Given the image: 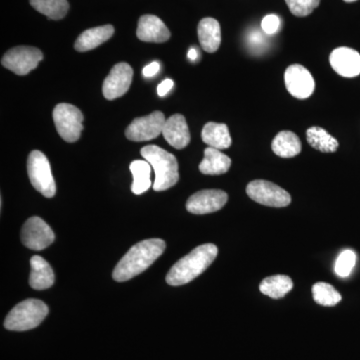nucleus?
<instances>
[{
    "mask_svg": "<svg viewBox=\"0 0 360 360\" xmlns=\"http://www.w3.org/2000/svg\"><path fill=\"white\" fill-rule=\"evenodd\" d=\"M165 250V243L162 239H146L136 243L116 265L113 270V279L123 283L134 278L148 269Z\"/></svg>",
    "mask_w": 360,
    "mask_h": 360,
    "instance_id": "nucleus-1",
    "label": "nucleus"
},
{
    "mask_svg": "<svg viewBox=\"0 0 360 360\" xmlns=\"http://www.w3.org/2000/svg\"><path fill=\"white\" fill-rule=\"evenodd\" d=\"M217 253L219 250L212 243L198 246L172 267L167 276V283L172 286L191 283L214 262Z\"/></svg>",
    "mask_w": 360,
    "mask_h": 360,
    "instance_id": "nucleus-2",
    "label": "nucleus"
},
{
    "mask_svg": "<svg viewBox=\"0 0 360 360\" xmlns=\"http://www.w3.org/2000/svg\"><path fill=\"white\" fill-rule=\"evenodd\" d=\"M141 153L155 169L153 189L155 191H167L177 184L179 179V162L174 155L156 146H144Z\"/></svg>",
    "mask_w": 360,
    "mask_h": 360,
    "instance_id": "nucleus-3",
    "label": "nucleus"
},
{
    "mask_svg": "<svg viewBox=\"0 0 360 360\" xmlns=\"http://www.w3.org/2000/svg\"><path fill=\"white\" fill-rule=\"evenodd\" d=\"M49 314V307L39 300H26L18 303L7 314L4 328L13 331L30 330L39 326Z\"/></svg>",
    "mask_w": 360,
    "mask_h": 360,
    "instance_id": "nucleus-4",
    "label": "nucleus"
},
{
    "mask_svg": "<svg viewBox=\"0 0 360 360\" xmlns=\"http://www.w3.org/2000/svg\"><path fill=\"white\" fill-rule=\"evenodd\" d=\"M27 172L33 187L47 198L56 193V181L51 174V163L39 150H33L28 156Z\"/></svg>",
    "mask_w": 360,
    "mask_h": 360,
    "instance_id": "nucleus-5",
    "label": "nucleus"
},
{
    "mask_svg": "<svg viewBox=\"0 0 360 360\" xmlns=\"http://www.w3.org/2000/svg\"><path fill=\"white\" fill-rule=\"evenodd\" d=\"M53 120L58 134L68 142L79 139L84 129V115L77 106L70 103H59L53 110Z\"/></svg>",
    "mask_w": 360,
    "mask_h": 360,
    "instance_id": "nucleus-6",
    "label": "nucleus"
},
{
    "mask_svg": "<svg viewBox=\"0 0 360 360\" xmlns=\"http://www.w3.org/2000/svg\"><path fill=\"white\" fill-rule=\"evenodd\" d=\"M246 193L255 202L271 207H285L291 202L288 191L266 180L251 181L246 187Z\"/></svg>",
    "mask_w": 360,
    "mask_h": 360,
    "instance_id": "nucleus-7",
    "label": "nucleus"
},
{
    "mask_svg": "<svg viewBox=\"0 0 360 360\" xmlns=\"http://www.w3.org/2000/svg\"><path fill=\"white\" fill-rule=\"evenodd\" d=\"M44 54L37 47L16 46L4 54L1 65L15 75H25L37 68Z\"/></svg>",
    "mask_w": 360,
    "mask_h": 360,
    "instance_id": "nucleus-8",
    "label": "nucleus"
},
{
    "mask_svg": "<svg viewBox=\"0 0 360 360\" xmlns=\"http://www.w3.org/2000/svg\"><path fill=\"white\" fill-rule=\"evenodd\" d=\"M165 115L161 111H153L149 115L135 118L125 130V135L131 141H148L162 134L165 127Z\"/></svg>",
    "mask_w": 360,
    "mask_h": 360,
    "instance_id": "nucleus-9",
    "label": "nucleus"
},
{
    "mask_svg": "<svg viewBox=\"0 0 360 360\" xmlns=\"http://www.w3.org/2000/svg\"><path fill=\"white\" fill-rule=\"evenodd\" d=\"M54 232L51 226L39 217L26 220L21 231V241L32 250H44L54 241Z\"/></svg>",
    "mask_w": 360,
    "mask_h": 360,
    "instance_id": "nucleus-10",
    "label": "nucleus"
},
{
    "mask_svg": "<svg viewBox=\"0 0 360 360\" xmlns=\"http://www.w3.org/2000/svg\"><path fill=\"white\" fill-rule=\"evenodd\" d=\"M229 200V195L219 189H206L194 193L186 202L187 212L193 214H207L219 212Z\"/></svg>",
    "mask_w": 360,
    "mask_h": 360,
    "instance_id": "nucleus-11",
    "label": "nucleus"
},
{
    "mask_svg": "<svg viewBox=\"0 0 360 360\" xmlns=\"http://www.w3.org/2000/svg\"><path fill=\"white\" fill-rule=\"evenodd\" d=\"M284 82L288 92L295 98H309L314 94V79L304 66L293 65L288 68L284 73Z\"/></svg>",
    "mask_w": 360,
    "mask_h": 360,
    "instance_id": "nucleus-12",
    "label": "nucleus"
},
{
    "mask_svg": "<svg viewBox=\"0 0 360 360\" xmlns=\"http://www.w3.org/2000/svg\"><path fill=\"white\" fill-rule=\"evenodd\" d=\"M134 70L127 63H117L113 66L108 77L103 82V96L108 101L124 96L131 85Z\"/></svg>",
    "mask_w": 360,
    "mask_h": 360,
    "instance_id": "nucleus-13",
    "label": "nucleus"
},
{
    "mask_svg": "<svg viewBox=\"0 0 360 360\" xmlns=\"http://www.w3.org/2000/svg\"><path fill=\"white\" fill-rule=\"evenodd\" d=\"M331 68L343 77L360 75V54L349 47H338L329 56Z\"/></svg>",
    "mask_w": 360,
    "mask_h": 360,
    "instance_id": "nucleus-14",
    "label": "nucleus"
},
{
    "mask_svg": "<svg viewBox=\"0 0 360 360\" xmlns=\"http://www.w3.org/2000/svg\"><path fill=\"white\" fill-rule=\"evenodd\" d=\"M136 34L141 41L156 44L167 41L170 39V32L167 26L160 18L151 14L139 18Z\"/></svg>",
    "mask_w": 360,
    "mask_h": 360,
    "instance_id": "nucleus-15",
    "label": "nucleus"
},
{
    "mask_svg": "<svg viewBox=\"0 0 360 360\" xmlns=\"http://www.w3.org/2000/svg\"><path fill=\"white\" fill-rule=\"evenodd\" d=\"M162 134L165 141L176 149L186 148L191 142L188 125L186 117L181 115H174L167 120Z\"/></svg>",
    "mask_w": 360,
    "mask_h": 360,
    "instance_id": "nucleus-16",
    "label": "nucleus"
},
{
    "mask_svg": "<svg viewBox=\"0 0 360 360\" xmlns=\"http://www.w3.org/2000/svg\"><path fill=\"white\" fill-rule=\"evenodd\" d=\"M113 34H115V27L110 25L90 28L78 37L75 44V51L78 52L91 51L108 41Z\"/></svg>",
    "mask_w": 360,
    "mask_h": 360,
    "instance_id": "nucleus-17",
    "label": "nucleus"
},
{
    "mask_svg": "<svg viewBox=\"0 0 360 360\" xmlns=\"http://www.w3.org/2000/svg\"><path fill=\"white\" fill-rule=\"evenodd\" d=\"M30 284L35 290H44L51 288L54 283V274L49 262L39 255H34L30 259Z\"/></svg>",
    "mask_w": 360,
    "mask_h": 360,
    "instance_id": "nucleus-18",
    "label": "nucleus"
},
{
    "mask_svg": "<svg viewBox=\"0 0 360 360\" xmlns=\"http://www.w3.org/2000/svg\"><path fill=\"white\" fill-rule=\"evenodd\" d=\"M198 39L201 47L206 52L213 53L221 44V30L219 21L212 18H203L198 27Z\"/></svg>",
    "mask_w": 360,
    "mask_h": 360,
    "instance_id": "nucleus-19",
    "label": "nucleus"
},
{
    "mask_svg": "<svg viewBox=\"0 0 360 360\" xmlns=\"http://www.w3.org/2000/svg\"><path fill=\"white\" fill-rule=\"evenodd\" d=\"M231 167V160L219 149L207 148L205 150V158L201 161L200 170L205 175L226 174Z\"/></svg>",
    "mask_w": 360,
    "mask_h": 360,
    "instance_id": "nucleus-20",
    "label": "nucleus"
},
{
    "mask_svg": "<svg viewBox=\"0 0 360 360\" xmlns=\"http://www.w3.org/2000/svg\"><path fill=\"white\" fill-rule=\"evenodd\" d=\"M201 137L210 148L219 149L229 148L231 146V137L229 127L224 123L208 122L203 127Z\"/></svg>",
    "mask_w": 360,
    "mask_h": 360,
    "instance_id": "nucleus-21",
    "label": "nucleus"
},
{
    "mask_svg": "<svg viewBox=\"0 0 360 360\" xmlns=\"http://www.w3.org/2000/svg\"><path fill=\"white\" fill-rule=\"evenodd\" d=\"M271 148L277 156L290 158L302 153V146L297 135L293 134L292 131L284 130L274 137Z\"/></svg>",
    "mask_w": 360,
    "mask_h": 360,
    "instance_id": "nucleus-22",
    "label": "nucleus"
},
{
    "mask_svg": "<svg viewBox=\"0 0 360 360\" xmlns=\"http://www.w3.org/2000/svg\"><path fill=\"white\" fill-rule=\"evenodd\" d=\"M292 288L293 281L290 277L283 274L266 277L259 285L260 291L274 300L284 297Z\"/></svg>",
    "mask_w": 360,
    "mask_h": 360,
    "instance_id": "nucleus-23",
    "label": "nucleus"
},
{
    "mask_svg": "<svg viewBox=\"0 0 360 360\" xmlns=\"http://www.w3.org/2000/svg\"><path fill=\"white\" fill-rule=\"evenodd\" d=\"M151 165L146 160H135L130 165V172L134 175L132 193L139 195L148 191L151 186Z\"/></svg>",
    "mask_w": 360,
    "mask_h": 360,
    "instance_id": "nucleus-24",
    "label": "nucleus"
},
{
    "mask_svg": "<svg viewBox=\"0 0 360 360\" xmlns=\"http://www.w3.org/2000/svg\"><path fill=\"white\" fill-rule=\"evenodd\" d=\"M307 141L309 146L321 153H335L338 148V141L335 137L329 134L326 129L319 127H310L307 129Z\"/></svg>",
    "mask_w": 360,
    "mask_h": 360,
    "instance_id": "nucleus-25",
    "label": "nucleus"
},
{
    "mask_svg": "<svg viewBox=\"0 0 360 360\" xmlns=\"http://www.w3.org/2000/svg\"><path fill=\"white\" fill-rule=\"evenodd\" d=\"M35 11L47 16L49 20H63L70 9L68 0H30Z\"/></svg>",
    "mask_w": 360,
    "mask_h": 360,
    "instance_id": "nucleus-26",
    "label": "nucleus"
},
{
    "mask_svg": "<svg viewBox=\"0 0 360 360\" xmlns=\"http://www.w3.org/2000/svg\"><path fill=\"white\" fill-rule=\"evenodd\" d=\"M314 302L322 307H335L342 300V296L333 285L326 283H317L312 286Z\"/></svg>",
    "mask_w": 360,
    "mask_h": 360,
    "instance_id": "nucleus-27",
    "label": "nucleus"
},
{
    "mask_svg": "<svg viewBox=\"0 0 360 360\" xmlns=\"http://www.w3.org/2000/svg\"><path fill=\"white\" fill-rule=\"evenodd\" d=\"M356 264V255L354 251L347 250L342 251L335 262V274L340 277H347L352 274Z\"/></svg>",
    "mask_w": 360,
    "mask_h": 360,
    "instance_id": "nucleus-28",
    "label": "nucleus"
},
{
    "mask_svg": "<svg viewBox=\"0 0 360 360\" xmlns=\"http://www.w3.org/2000/svg\"><path fill=\"white\" fill-rule=\"evenodd\" d=\"M285 2L293 15L304 18L312 13L321 0H285Z\"/></svg>",
    "mask_w": 360,
    "mask_h": 360,
    "instance_id": "nucleus-29",
    "label": "nucleus"
},
{
    "mask_svg": "<svg viewBox=\"0 0 360 360\" xmlns=\"http://www.w3.org/2000/svg\"><path fill=\"white\" fill-rule=\"evenodd\" d=\"M279 26H281V18L276 14H269L262 20V30L266 34H274L278 32Z\"/></svg>",
    "mask_w": 360,
    "mask_h": 360,
    "instance_id": "nucleus-30",
    "label": "nucleus"
},
{
    "mask_svg": "<svg viewBox=\"0 0 360 360\" xmlns=\"http://www.w3.org/2000/svg\"><path fill=\"white\" fill-rule=\"evenodd\" d=\"M174 82H172V79H169V78H167V79L163 80L162 82L158 86V94L160 96H167L168 92L170 91V90L172 89V87H174Z\"/></svg>",
    "mask_w": 360,
    "mask_h": 360,
    "instance_id": "nucleus-31",
    "label": "nucleus"
},
{
    "mask_svg": "<svg viewBox=\"0 0 360 360\" xmlns=\"http://www.w3.org/2000/svg\"><path fill=\"white\" fill-rule=\"evenodd\" d=\"M160 70V63H150V65H146V68L142 70V73H143L144 77H153L155 75H158V71Z\"/></svg>",
    "mask_w": 360,
    "mask_h": 360,
    "instance_id": "nucleus-32",
    "label": "nucleus"
},
{
    "mask_svg": "<svg viewBox=\"0 0 360 360\" xmlns=\"http://www.w3.org/2000/svg\"><path fill=\"white\" fill-rule=\"evenodd\" d=\"M187 56L191 61H195L198 58V51L195 49H191L188 53H187Z\"/></svg>",
    "mask_w": 360,
    "mask_h": 360,
    "instance_id": "nucleus-33",
    "label": "nucleus"
},
{
    "mask_svg": "<svg viewBox=\"0 0 360 360\" xmlns=\"http://www.w3.org/2000/svg\"><path fill=\"white\" fill-rule=\"evenodd\" d=\"M345 2H354L356 1V0H345Z\"/></svg>",
    "mask_w": 360,
    "mask_h": 360,
    "instance_id": "nucleus-34",
    "label": "nucleus"
}]
</instances>
